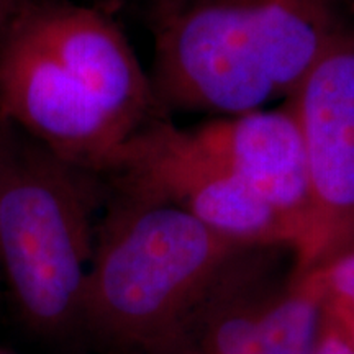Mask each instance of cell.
Returning a JSON list of instances; mask_svg holds the SVG:
<instances>
[{
  "mask_svg": "<svg viewBox=\"0 0 354 354\" xmlns=\"http://www.w3.org/2000/svg\"><path fill=\"white\" fill-rule=\"evenodd\" d=\"M243 248L165 198L118 192L94 243L82 325L153 353Z\"/></svg>",
  "mask_w": 354,
  "mask_h": 354,
  "instance_id": "obj_1",
  "label": "cell"
},
{
  "mask_svg": "<svg viewBox=\"0 0 354 354\" xmlns=\"http://www.w3.org/2000/svg\"><path fill=\"white\" fill-rule=\"evenodd\" d=\"M81 172L0 118V276L43 333L82 325L94 241Z\"/></svg>",
  "mask_w": 354,
  "mask_h": 354,
  "instance_id": "obj_2",
  "label": "cell"
},
{
  "mask_svg": "<svg viewBox=\"0 0 354 354\" xmlns=\"http://www.w3.org/2000/svg\"><path fill=\"white\" fill-rule=\"evenodd\" d=\"M154 99L240 115L276 97L251 0H169L153 6Z\"/></svg>",
  "mask_w": 354,
  "mask_h": 354,
  "instance_id": "obj_3",
  "label": "cell"
},
{
  "mask_svg": "<svg viewBox=\"0 0 354 354\" xmlns=\"http://www.w3.org/2000/svg\"><path fill=\"white\" fill-rule=\"evenodd\" d=\"M105 172L115 179L117 192L165 198L243 246H282L294 253V233L286 220L190 130L149 120L123 141Z\"/></svg>",
  "mask_w": 354,
  "mask_h": 354,
  "instance_id": "obj_4",
  "label": "cell"
},
{
  "mask_svg": "<svg viewBox=\"0 0 354 354\" xmlns=\"http://www.w3.org/2000/svg\"><path fill=\"white\" fill-rule=\"evenodd\" d=\"M292 97L307 156L310 214L294 268L354 240V35L330 44Z\"/></svg>",
  "mask_w": 354,
  "mask_h": 354,
  "instance_id": "obj_5",
  "label": "cell"
},
{
  "mask_svg": "<svg viewBox=\"0 0 354 354\" xmlns=\"http://www.w3.org/2000/svg\"><path fill=\"white\" fill-rule=\"evenodd\" d=\"M0 118L81 171H107L130 136L44 48L19 13L0 37Z\"/></svg>",
  "mask_w": 354,
  "mask_h": 354,
  "instance_id": "obj_6",
  "label": "cell"
},
{
  "mask_svg": "<svg viewBox=\"0 0 354 354\" xmlns=\"http://www.w3.org/2000/svg\"><path fill=\"white\" fill-rule=\"evenodd\" d=\"M19 17L128 135L149 122L151 81L110 17L63 0H25Z\"/></svg>",
  "mask_w": 354,
  "mask_h": 354,
  "instance_id": "obj_7",
  "label": "cell"
},
{
  "mask_svg": "<svg viewBox=\"0 0 354 354\" xmlns=\"http://www.w3.org/2000/svg\"><path fill=\"white\" fill-rule=\"evenodd\" d=\"M251 192L277 212L294 233V258L310 214L307 156L292 104L277 110L230 115L190 130Z\"/></svg>",
  "mask_w": 354,
  "mask_h": 354,
  "instance_id": "obj_8",
  "label": "cell"
},
{
  "mask_svg": "<svg viewBox=\"0 0 354 354\" xmlns=\"http://www.w3.org/2000/svg\"><path fill=\"white\" fill-rule=\"evenodd\" d=\"M282 246H246L216 274L176 328L149 354H248L266 308L287 276Z\"/></svg>",
  "mask_w": 354,
  "mask_h": 354,
  "instance_id": "obj_9",
  "label": "cell"
},
{
  "mask_svg": "<svg viewBox=\"0 0 354 354\" xmlns=\"http://www.w3.org/2000/svg\"><path fill=\"white\" fill-rule=\"evenodd\" d=\"M322 330L320 289L312 269L292 268L266 308L248 354H315Z\"/></svg>",
  "mask_w": 354,
  "mask_h": 354,
  "instance_id": "obj_10",
  "label": "cell"
},
{
  "mask_svg": "<svg viewBox=\"0 0 354 354\" xmlns=\"http://www.w3.org/2000/svg\"><path fill=\"white\" fill-rule=\"evenodd\" d=\"M310 269L320 289L323 315L335 323L354 349V240Z\"/></svg>",
  "mask_w": 354,
  "mask_h": 354,
  "instance_id": "obj_11",
  "label": "cell"
},
{
  "mask_svg": "<svg viewBox=\"0 0 354 354\" xmlns=\"http://www.w3.org/2000/svg\"><path fill=\"white\" fill-rule=\"evenodd\" d=\"M315 354H354L351 344L335 326V323L323 315L322 312V330L318 338Z\"/></svg>",
  "mask_w": 354,
  "mask_h": 354,
  "instance_id": "obj_12",
  "label": "cell"
},
{
  "mask_svg": "<svg viewBox=\"0 0 354 354\" xmlns=\"http://www.w3.org/2000/svg\"><path fill=\"white\" fill-rule=\"evenodd\" d=\"M24 2L25 0H0V37L6 32L7 26L10 25L13 17L19 13Z\"/></svg>",
  "mask_w": 354,
  "mask_h": 354,
  "instance_id": "obj_13",
  "label": "cell"
},
{
  "mask_svg": "<svg viewBox=\"0 0 354 354\" xmlns=\"http://www.w3.org/2000/svg\"><path fill=\"white\" fill-rule=\"evenodd\" d=\"M159 2H169V0H153V3H159Z\"/></svg>",
  "mask_w": 354,
  "mask_h": 354,
  "instance_id": "obj_14",
  "label": "cell"
}]
</instances>
